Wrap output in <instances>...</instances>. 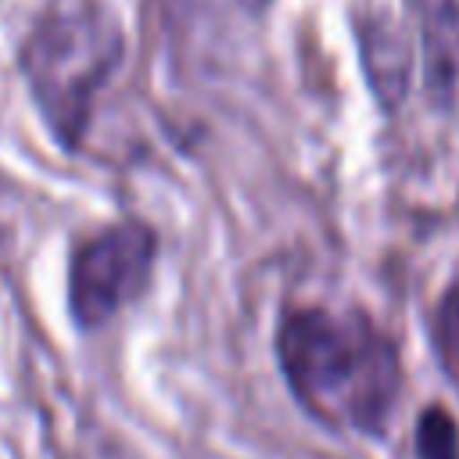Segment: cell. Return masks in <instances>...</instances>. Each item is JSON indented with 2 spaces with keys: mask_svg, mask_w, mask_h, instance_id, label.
Returning <instances> with one entry per match:
<instances>
[{
  "mask_svg": "<svg viewBox=\"0 0 459 459\" xmlns=\"http://www.w3.org/2000/svg\"><path fill=\"white\" fill-rule=\"evenodd\" d=\"M283 377L298 402L330 427L373 434L398 398V351L362 312L290 308L276 330Z\"/></svg>",
  "mask_w": 459,
  "mask_h": 459,
  "instance_id": "obj_1",
  "label": "cell"
},
{
  "mask_svg": "<svg viewBox=\"0 0 459 459\" xmlns=\"http://www.w3.org/2000/svg\"><path fill=\"white\" fill-rule=\"evenodd\" d=\"M441 333L448 341V351L459 359V287L448 294L445 301V316H441Z\"/></svg>",
  "mask_w": 459,
  "mask_h": 459,
  "instance_id": "obj_5",
  "label": "cell"
},
{
  "mask_svg": "<svg viewBox=\"0 0 459 459\" xmlns=\"http://www.w3.org/2000/svg\"><path fill=\"white\" fill-rule=\"evenodd\" d=\"M122 57V36L104 14H57L36 29L25 50L29 82L65 143H75L90 100Z\"/></svg>",
  "mask_w": 459,
  "mask_h": 459,
  "instance_id": "obj_2",
  "label": "cell"
},
{
  "mask_svg": "<svg viewBox=\"0 0 459 459\" xmlns=\"http://www.w3.org/2000/svg\"><path fill=\"white\" fill-rule=\"evenodd\" d=\"M154 233L143 222H118L86 240L72 258L68 301L79 326L108 323L126 301H133L154 265Z\"/></svg>",
  "mask_w": 459,
  "mask_h": 459,
  "instance_id": "obj_3",
  "label": "cell"
},
{
  "mask_svg": "<svg viewBox=\"0 0 459 459\" xmlns=\"http://www.w3.org/2000/svg\"><path fill=\"white\" fill-rule=\"evenodd\" d=\"M251 4H255V0H251Z\"/></svg>",
  "mask_w": 459,
  "mask_h": 459,
  "instance_id": "obj_6",
  "label": "cell"
},
{
  "mask_svg": "<svg viewBox=\"0 0 459 459\" xmlns=\"http://www.w3.org/2000/svg\"><path fill=\"white\" fill-rule=\"evenodd\" d=\"M416 455L420 459H459V430L448 409L430 405L416 423Z\"/></svg>",
  "mask_w": 459,
  "mask_h": 459,
  "instance_id": "obj_4",
  "label": "cell"
}]
</instances>
